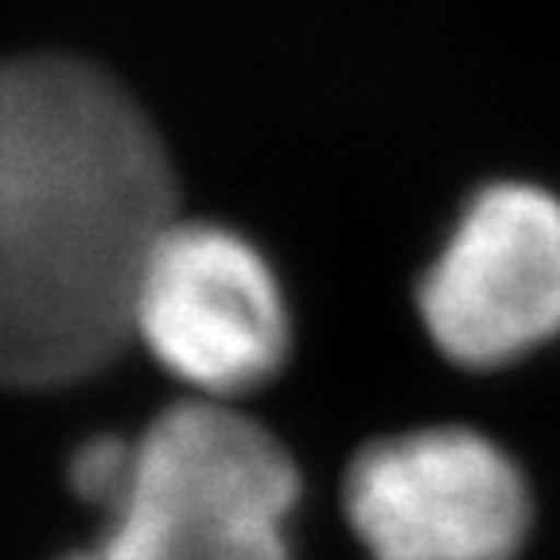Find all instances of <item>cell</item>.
I'll list each match as a JSON object with an SVG mask.
<instances>
[{"label":"cell","mask_w":560,"mask_h":560,"mask_svg":"<svg viewBox=\"0 0 560 560\" xmlns=\"http://www.w3.org/2000/svg\"><path fill=\"white\" fill-rule=\"evenodd\" d=\"M172 222L160 132L114 74L0 59V385L59 389L109 366Z\"/></svg>","instance_id":"1"},{"label":"cell","mask_w":560,"mask_h":560,"mask_svg":"<svg viewBox=\"0 0 560 560\" xmlns=\"http://www.w3.org/2000/svg\"><path fill=\"white\" fill-rule=\"evenodd\" d=\"M300 467L265 424L226 401L172 405L132 436L97 560H292Z\"/></svg>","instance_id":"2"},{"label":"cell","mask_w":560,"mask_h":560,"mask_svg":"<svg viewBox=\"0 0 560 560\" xmlns=\"http://www.w3.org/2000/svg\"><path fill=\"white\" fill-rule=\"evenodd\" d=\"M129 342L199 401L230 405L277 377L289 359L284 284L237 230L175 219L140 269Z\"/></svg>","instance_id":"3"},{"label":"cell","mask_w":560,"mask_h":560,"mask_svg":"<svg viewBox=\"0 0 560 560\" xmlns=\"http://www.w3.org/2000/svg\"><path fill=\"white\" fill-rule=\"evenodd\" d=\"M342 510L370 560H517L534 529L522 467L459 424L366 444L342 482Z\"/></svg>","instance_id":"4"},{"label":"cell","mask_w":560,"mask_h":560,"mask_svg":"<svg viewBox=\"0 0 560 560\" xmlns=\"http://www.w3.org/2000/svg\"><path fill=\"white\" fill-rule=\"evenodd\" d=\"M432 347L467 370L525 359L560 335V199L490 184L464 207L417 284Z\"/></svg>","instance_id":"5"},{"label":"cell","mask_w":560,"mask_h":560,"mask_svg":"<svg viewBox=\"0 0 560 560\" xmlns=\"http://www.w3.org/2000/svg\"><path fill=\"white\" fill-rule=\"evenodd\" d=\"M129 464H132V436H117V432L90 436L79 452L70 455V487H74L79 499L109 510L117 494H121Z\"/></svg>","instance_id":"6"},{"label":"cell","mask_w":560,"mask_h":560,"mask_svg":"<svg viewBox=\"0 0 560 560\" xmlns=\"http://www.w3.org/2000/svg\"><path fill=\"white\" fill-rule=\"evenodd\" d=\"M62 560H97V557H94V549H90V545H86V549H74V552H67V557H62Z\"/></svg>","instance_id":"7"}]
</instances>
